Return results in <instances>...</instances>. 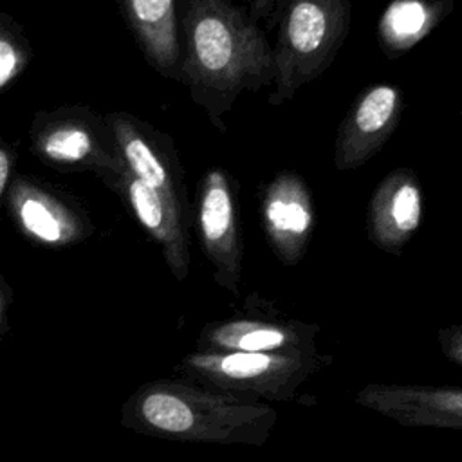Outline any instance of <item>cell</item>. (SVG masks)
Instances as JSON below:
<instances>
[{
  "label": "cell",
  "instance_id": "30bf717a",
  "mask_svg": "<svg viewBox=\"0 0 462 462\" xmlns=\"http://www.w3.org/2000/svg\"><path fill=\"white\" fill-rule=\"evenodd\" d=\"M260 217L265 240L285 267L298 265L314 231V200L307 180L292 171H278L260 197Z\"/></svg>",
  "mask_w": 462,
  "mask_h": 462
},
{
  "label": "cell",
  "instance_id": "5b68a950",
  "mask_svg": "<svg viewBox=\"0 0 462 462\" xmlns=\"http://www.w3.org/2000/svg\"><path fill=\"white\" fill-rule=\"evenodd\" d=\"M31 153L61 173H94L103 184L125 170L105 116L87 105L38 110L29 125Z\"/></svg>",
  "mask_w": 462,
  "mask_h": 462
},
{
  "label": "cell",
  "instance_id": "52a82bcc",
  "mask_svg": "<svg viewBox=\"0 0 462 462\" xmlns=\"http://www.w3.org/2000/svg\"><path fill=\"white\" fill-rule=\"evenodd\" d=\"M5 213L27 242L45 249L78 245L96 231L90 215L72 195L25 173L13 177Z\"/></svg>",
  "mask_w": 462,
  "mask_h": 462
},
{
  "label": "cell",
  "instance_id": "6da1fadb",
  "mask_svg": "<svg viewBox=\"0 0 462 462\" xmlns=\"http://www.w3.org/2000/svg\"><path fill=\"white\" fill-rule=\"evenodd\" d=\"M182 29L180 83L226 132L224 116L235 101L273 83V47L251 16L226 0H189Z\"/></svg>",
  "mask_w": 462,
  "mask_h": 462
},
{
  "label": "cell",
  "instance_id": "8fae6325",
  "mask_svg": "<svg viewBox=\"0 0 462 462\" xmlns=\"http://www.w3.org/2000/svg\"><path fill=\"white\" fill-rule=\"evenodd\" d=\"M402 114V90L393 83L366 87L339 123L334 166L348 171L372 159L393 135Z\"/></svg>",
  "mask_w": 462,
  "mask_h": 462
},
{
  "label": "cell",
  "instance_id": "7c38bea8",
  "mask_svg": "<svg viewBox=\"0 0 462 462\" xmlns=\"http://www.w3.org/2000/svg\"><path fill=\"white\" fill-rule=\"evenodd\" d=\"M354 401L401 426L462 431V386L372 383Z\"/></svg>",
  "mask_w": 462,
  "mask_h": 462
},
{
  "label": "cell",
  "instance_id": "277c9868",
  "mask_svg": "<svg viewBox=\"0 0 462 462\" xmlns=\"http://www.w3.org/2000/svg\"><path fill=\"white\" fill-rule=\"evenodd\" d=\"M334 361L330 354L283 356L263 352H200L184 356L173 368L191 381L247 402H289L300 386Z\"/></svg>",
  "mask_w": 462,
  "mask_h": 462
},
{
  "label": "cell",
  "instance_id": "2e32d148",
  "mask_svg": "<svg viewBox=\"0 0 462 462\" xmlns=\"http://www.w3.org/2000/svg\"><path fill=\"white\" fill-rule=\"evenodd\" d=\"M453 9V0H392L377 22L379 49L390 60L406 54Z\"/></svg>",
  "mask_w": 462,
  "mask_h": 462
},
{
  "label": "cell",
  "instance_id": "7402d4cb",
  "mask_svg": "<svg viewBox=\"0 0 462 462\" xmlns=\"http://www.w3.org/2000/svg\"><path fill=\"white\" fill-rule=\"evenodd\" d=\"M460 114H462V108H460Z\"/></svg>",
  "mask_w": 462,
  "mask_h": 462
},
{
  "label": "cell",
  "instance_id": "ffe728a7",
  "mask_svg": "<svg viewBox=\"0 0 462 462\" xmlns=\"http://www.w3.org/2000/svg\"><path fill=\"white\" fill-rule=\"evenodd\" d=\"M226 2H235V0H226ZM249 7V16L251 20L256 22H265L267 29L274 27L276 22L280 20L285 5L289 0H242Z\"/></svg>",
  "mask_w": 462,
  "mask_h": 462
},
{
  "label": "cell",
  "instance_id": "44dd1931",
  "mask_svg": "<svg viewBox=\"0 0 462 462\" xmlns=\"http://www.w3.org/2000/svg\"><path fill=\"white\" fill-rule=\"evenodd\" d=\"M13 303V289L0 274V339L9 328V307Z\"/></svg>",
  "mask_w": 462,
  "mask_h": 462
},
{
  "label": "cell",
  "instance_id": "3957f363",
  "mask_svg": "<svg viewBox=\"0 0 462 462\" xmlns=\"http://www.w3.org/2000/svg\"><path fill=\"white\" fill-rule=\"evenodd\" d=\"M352 22V0H289L273 47L271 106L294 97L319 78L339 54Z\"/></svg>",
  "mask_w": 462,
  "mask_h": 462
},
{
  "label": "cell",
  "instance_id": "ac0fdd59",
  "mask_svg": "<svg viewBox=\"0 0 462 462\" xmlns=\"http://www.w3.org/2000/svg\"><path fill=\"white\" fill-rule=\"evenodd\" d=\"M16 161H18L16 146L7 143L5 139H0V222L5 211L7 189L13 182V177L16 175Z\"/></svg>",
  "mask_w": 462,
  "mask_h": 462
},
{
  "label": "cell",
  "instance_id": "e0dca14e",
  "mask_svg": "<svg viewBox=\"0 0 462 462\" xmlns=\"http://www.w3.org/2000/svg\"><path fill=\"white\" fill-rule=\"evenodd\" d=\"M32 45L14 16L0 9V94L31 65Z\"/></svg>",
  "mask_w": 462,
  "mask_h": 462
},
{
  "label": "cell",
  "instance_id": "ba28073f",
  "mask_svg": "<svg viewBox=\"0 0 462 462\" xmlns=\"http://www.w3.org/2000/svg\"><path fill=\"white\" fill-rule=\"evenodd\" d=\"M236 182L220 166L208 168L199 180L193 224L200 247L213 265V280L224 291L238 296L242 280L244 238Z\"/></svg>",
  "mask_w": 462,
  "mask_h": 462
},
{
  "label": "cell",
  "instance_id": "8992f818",
  "mask_svg": "<svg viewBox=\"0 0 462 462\" xmlns=\"http://www.w3.org/2000/svg\"><path fill=\"white\" fill-rule=\"evenodd\" d=\"M318 332L316 323L291 318L253 292L235 314L206 323L195 341V350L309 356L318 352Z\"/></svg>",
  "mask_w": 462,
  "mask_h": 462
},
{
  "label": "cell",
  "instance_id": "9c48e42d",
  "mask_svg": "<svg viewBox=\"0 0 462 462\" xmlns=\"http://www.w3.org/2000/svg\"><path fill=\"white\" fill-rule=\"evenodd\" d=\"M125 168L164 195L193 224V209L188 200L184 170L173 139L137 116L114 110L105 114Z\"/></svg>",
  "mask_w": 462,
  "mask_h": 462
},
{
  "label": "cell",
  "instance_id": "7a4b0ae2",
  "mask_svg": "<svg viewBox=\"0 0 462 462\" xmlns=\"http://www.w3.org/2000/svg\"><path fill=\"white\" fill-rule=\"evenodd\" d=\"M276 419L271 404L247 402L179 377L141 384L121 408V424L135 433L222 446L260 448Z\"/></svg>",
  "mask_w": 462,
  "mask_h": 462
},
{
  "label": "cell",
  "instance_id": "5bb4252c",
  "mask_svg": "<svg viewBox=\"0 0 462 462\" xmlns=\"http://www.w3.org/2000/svg\"><path fill=\"white\" fill-rule=\"evenodd\" d=\"M422 220V188L411 168H395L375 186L366 208L370 242L390 254H401Z\"/></svg>",
  "mask_w": 462,
  "mask_h": 462
},
{
  "label": "cell",
  "instance_id": "d6986e66",
  "mask_svg": "<svg viewBox=\"0 0 462 462\" xmlns=\"http://www.w3.org/2000/svg\"><path fill=\"white\" fill-rule=\"evenodd\" d=\"M437 341L442 356L462 368V321L439 328Z\"/></svg>",
  "mask_w": 462,
  "mask_h": 462
},
{
  "label": "cell",
  "instance_id": "4fadbf2b",
  "mask_svg": "<svg viewBox=\"0 0 462 462\" xmlns=\"http://www.w3.org/2000/svg\"><path fill=\"white\" fill-rule=\"evenodd\" d=\"M126 206L141 229L161 247L164 262L177 282L189 273V222L159 191L134 177L126 168L105 184Z\"/></svg>",
  "mask_w": 462,
  "mask_h": 462
},
{
  "label": "cell",
  "instance_id": "9a60e30c",
  "mask_svg": "<svg viewBox=\"0 0 462 462\" xmlns=\"http://www.w3.org/2000/svg\"><path fill=\"white\" fill-rule=\"evenodd\" d=\"M143 56L166 79L180 81L182 49L175 0H119Z\"/></svg>",
  "mask_w": 462,
  "mask_h": 462
}]
</instances>
